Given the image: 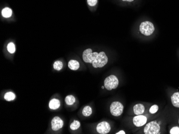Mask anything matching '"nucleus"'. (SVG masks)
<instances>
[{
  "mask_svg": "<svg viewBox=\"0 0 179 134\" xmlns=\"http://www.w3.org/2000/svg\"><path fill=\"white\" fill-rule=\"evenodd\" d=\"M83 59L85 63L92 64L94 68H101L108 63V57L105 52H92L91 49H87L83 53Z\"/></svg>",
  "mask_w": 179,
  "mask_h": 134,
  "instance_id": "nucleus-1",
  "label": "nucleus"
},
{
  "mask_svg": "<svg viewBox=\"0 0 179 134\" xmlns=\"http://www.w3.org/2000/svg\"><path fill=\"white\" fill-rule=\"evenodd\" d=\"M119 80L116 76L114 75H111L107 76L104 81L105 88L108 90L116 89L119 86Z\"/></svg>",
  "mask_w": 179,
  "mask_h": 134,
  "instance_id": "nucleus-2",
  "label": "nucleus"
},
{
  "mask_svg": "<svg viewBox=\"0 0 179 134\" xmlns=\"http://www.w3.org/2000/svg\"><path fill=\"white\" fill-rule=\"evenodd\" d=\"M161 127L156 121H151L145 125L143 132L145 134H158L159 133Z\"/></svg>",
  "mask_w": 179,
  "mask_h": 134,
  "instance_id": "nucleus-3",
  "label": "nucleus"
},
{
  "mask_svg": "<svg viewBox=\"0 0 179 134\" xmlns=\"http://www.w3.org/2000/svg\"><path fill=\"white\" fill-rule=\"evenodd\" d=\"M155 30L153 24L149 21H145L140 24V31L145 36H150Z\"/></svg>",
  "mask_w": 179,
  "mask_h": 134,
  "instance_id": "nucleus-4",
  "label": "nucleus"
},
{
  "mask_svg": "<svg viewBox=\"0 0 179 134\" xmlns=\"http://www.w3.org/2000/svg\"><path fill=\"white\" fill-rule=\"evenodd\" d=\"M124 107L122 104L119 102H114L110 106V112L114 116H121L124 112Z\"/></svg>",
  "mask_w": 179,
  "mask_h": 134,
  "instance_id": "nucleus-5",
  "label": "nucleus"
},
{
  "mask_svg": "<svg viewBox=\"0 0 179 134\" xmlns=\"http://www.w3.org/2000/svg\"><path fill=\"white\" fill-rule=\"evenodd\" d=\"M96 129L99 134H106L111 131V127L107 121H102L98 124Z\"/></svg>",
  "mask_w": 179,
  "mask_h": 134,
  "instance_id": "nucleus-6",
  "label": "nucleus"
},
{
  "mask_svg": "<svg viewBox=\"0 0 179 134\" xmlns=\"http://www.w3.org/2000/svg\"><path fill=\"white\" fill-rule=\"evenodd\" d=\"M147 121H148V119L146 118V116L142 114L135 116L132 120L133 124L137 127H140L144 126L145 124H146Z\"/></svg>",
  "mask_w": 179,
  "mask_h": 134,
  "instance_id": "nucleus-7",
  "label": "nucleus"
},
{
  "mask_svg": "<svg viewBox=\"0 0 179 134\" xmlns=\"http://www.w3.org/2000/svg\"><path fill=\"white\" fill-rule=\"evenodd\" d=\"M52 129L54 131H57L63 126V121L58 116H55L52 120Z\"/></svg>",
  "mask_w": 179,
  "mask_h": 134,
  "instance_id": "nucleus-8",
  "label": "nucleus"
},
{
  "mask_svg": "<svg viewBox=\"0 0 179 134\" xmlns=\"http://www.w3.org/2000/svg\"><path fill=\"white\" fill-rule=\"evenodd\" d=\"M134 113L135 115H141L143 114L145 111V106L142 104L138 103L135 105L133 108Z\"/></svg>",
  "mask_w": 179,
  "mask_h": 134,
  "instance_id": "nucleus-9",
  "label": "nucleus"
},
{
  "mask_svg": "<svg viewBox=\"0 0 179 134\" xmlns=\"http://www.w3.org/2000/svg\"><path fill=\"white\" fill-rule=\"evenodd\" d=\"M60 106V102L58 99H52L49 103V107L52 110H57Z\"/></svg>",
  "mask_w": 179,
  "mask_h": 134,
  "instance_id": "nucleus-10",
  "label": "nucleus"
},
{
  "mask_svg": "<svg viewBox=\"0 0 179 134\" xmlns=\"http://www.w3.org/2000/svg\"><path fill=\"white\" fill-rule=\"evenodd\" d=\"M172 103L174 107L179 108V92H175L171 97Z\"/></svg>",
  "mask_w": 179,
  "mask_h": 134,
  "instance_id": "nucleus-11",
  "label": "nucleus"
},
{
  "mask_svg": "<svg viewBox=\"0 0 179 134\" xmlns=\"http://www.w3.org/2000/svg\"><path fill=\"white\" fill-rule=\"evenodd\" d=\"M79 63L76 60H70L69 62L68 67L71 70L76 71L79 68Z\"/></svg>",
  "mask_w": 179,
  "mask_h": 134,
  "instance_id": "nucleus-12",
  "label": "nucleus"
},
{
  "mask_svg": "<svg viewBox=\"0 0 179 134\" xmlns=\"http://www.w3.org/2000/svg\"><path fill=\"white\" fill-rule=\"evenodd\" d=\"M13 13L12 10L9 8H4L2 11V15L5 18H9L10 17Z\"/></svg>",
  "mask_w": 179,
  "mask_h": 134,
  "instance_id": "nucleus-13",
  "label": "nucleus"
},
{
  "mask_svg": "<svg viewBox=\"0 0 179 134\" xmlns=\"http://www.w3.org/2000/svg\"><path fill=\"white\" fill-rule=\"evenodd\" d=\"M92 108L89 106H85L82 111V114L84 116H89L92 114Z\"/></svg>",
  "mask_w": 179,
  "mask_h": 134,
  "instance_id": "nucleus-14",
  "label": "nucleus"
},
{
  "mask_svg": "<svg viewBox=\"0 0 179 134\" xmlns=\"http://www.w3.org/2000/svg\"><path fill=\"white\" fill-rule=\"evenodd\" d=\"M76 101V99L72 95H68L65 98V102L67 105H72Z\"/></svg>",
  "mask_w": 179,
  "mask_h": 134,
  "instance_id": "nucleus-15",
  "label": "nucleus"
},
{
  "mask_svg": "<svg viewBox=\"0 0 179 134\" xmlns=\"http://www.w3.org/2000/svg\"><path fill=\"white\" fill-rule=\"evenodd\" d=\"M4 98L5 100H7V101H11V100H14L15 99L16 95L13 92H7L5 94Z\"/></svg>",
  "mask_w": 179,
  "mask_h": 134,
  "instance_id": "nucleus-16",
  "label": "nucleus"
},
{
  "mask_svg": "<svg viewBox=\"0 0 179 134\" xmlns=\"http://www.w3.org/2000/svg\"><path fill=\"white\" fill-rule=\"evenodd\" d=\"M81 126V123L80 122L77 120H74L72 123H71L70 124V129L72 130H76L77 129H78Z\"/></svg>",
  "mask_w": 179,
  "mask_h": 134,
  "instance_id": "nucleus-17",
  "label": "nucleus"
},
{
  "mask_svg": "<svg viewBox=\"0 0 179 134\" xmlns=\"http://www.w3.org/2000/svg\"><path fill=\"white\" fill-rule=\"evenodd\" d=\"M63 63L61 61H57L55 62V63H54L53 67L56 70L60 71L63 67Z\"/></svg>",
  "mask_w": 179,
  "mask_h": 134,
  "instance_id": "nucleus-18",
  "label": "nucleus"
},
{
  "mask_svg": "<svg viewBox=\"0 0 179 134\" xmlns=\"http://www.w3.org/2000/svg\"><path fill=\"white\" fill-rule=\"evenodd\" d=\"M7 50L10 53H13L16 51L15 45L13 42H10L7 45Z\"/></svg>",
  "mask_w": 179,
  "mask_h": 134,
  "instance_id": "nucleus-19",
  "label": "nucleus"
},
{
  "mask_svg": "<svg viewBox=\"0 0 179 134\" xmlns=\"http://www.w3.org/2000/svg\"><path fill=\"white\" fill-rule=\"evenodd\" d=\"M159 110V106L157 105H153L150 108L149 112L151 114H155L158 112Z\"/></svg>",
  "mask_w": 179,
  "mask_h": 134,
  "instance_id": "nucleus-20",
  "label": "nucleus"
},
{
  "mask_svg": "<svg viewBox=\"0 0 179 134\" xmlns=\"http://www.w3.org/2000/svg\"><path fill=\"white\" fill-rule=\"evenodd\" d=\"M169 133H170V134H179V127H173L171 129Z\"/></svg>",
  "mask_w": 179,
  "mask_h": 134,
  "instance_id": "nucleus-21",
  "label": "nucleus"
},
{
  "mask_svg": "<svg viewBox=\"0 0 179 134\" xmlns=\"http://www.w3.org/2000/svg\"><path fill=\"white\" fill-rule=\"evenodd\" d=\"M87 2L90 6L93 7L97 4L98 0H87Z\"/></svg>",
  "mask_w": 179,
  "mask_h": 134,
  "instance_id": "nucleus-22",
  "label": "nucleus"
},
{
  "mask_svg": "<svg viewBox=\"0 0 179 134\" xmlns=\"http://www.w3.org/2000/svg\"><path fill=\"white\" fill-rule=\"evenodd\" d=\"M116 134H125V132H124V130H121V131H120V132H118V133H116Z\"/></svg>",
  "mask_w": 179,
  "mask_h": 134,
  "instance_id": "nucleus-23",
  "label": "nucleus"
},
{
  "mask_svg": "<svg viewBox=\"0 0 179 134\" xmlns=\"http://www.w3.org/2000/svg\"><path fill=\"white\" fill-rule=\"evenodd\" d=\"M122 1H126V2H131L134 1V0H122Z\"/></svg>",
  "mask_w": 179,
  "mask_h": 134,
  "instance_id": "nucleus-24",
  "label": "nucleus"
},
{
  "mask_svg": "<svg viewBox=\"0 0 179 134\" xmlns=\"http://www.w3.org/2000/svg\"><path fill=\"white\" fill-rule=\"evenodd\" d=\"M102 88H103V89H104V88H105V86H104V87H102Z\"/></svg>",
  "mask_w": 179,
  "mask_h": 134,
  "instance_id": "nucleus-25",
  "label": "nucleus"
},
{
  "mask_svg": "<svg viewBox=\"0 0 179 134\" xmlns=\"http://www.w3.org/2000/svg\"></svg>",
  "mask_w": 179,
  "mask_h": 134,
  "instance_id": "nucleus-26",
  "label": "nucleus"
}]
</instances>
